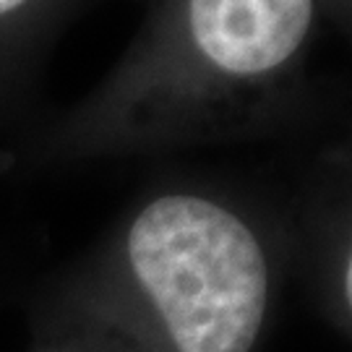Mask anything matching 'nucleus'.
Masks as SVG:
<instances>
[{
	"label": "nucleus",
	"mask_w": 352,
	"mask_h": 352,
	"mask_svg": "<svg viewBox=\"0 0 352 352\" xmlns=\"http://www.w3.org/2000/svg\"><path fill=\"white\" fill-rule=\"evenodd\" d=\"M266 305L269 261L253 227L214 196L162 190L52 279L32 324L81 352H251Z\"/></svg>",
	"instance_id": "obj_1"
},
{
	"label": "nucleus",
	"mask_w": 352,
	"mask_h": 352,
	"mask_svg": "<svg viewBox=\"0 0 352 352\" xmlns=\"http://www.w3.org/2000/svg\"><path fill=\"white\" fill-rule=\"evenodd\" d=\"M180 37L212 78L245 81L300 47L314 0H180Z\"/></svg>",
	"instance_id": "obj_2"
},
{
	"label": "nucleus",
	"mask_w": 352,
	"mask_h": 352,
	"mask_svg": "<svg viewBox=\"0 0 352 352\" xmlns=\"http://www.w3.org/2000/svg\"><path fill=\"white\" fill-rule=\"evenodd\" d=\"M89 0H0V123L26 128L39 118L45 68L68 24Z\"/></svg>",
	"instance_id": "obj_3"
},
{
	"label": "nucleus",
	"mask_w": 352,
	"mask_h": 352,
	"mask_svg": "<svg viewBox=\"0 0 352 352\" xmlns=\"http://www.w3.org/2000/svg\"><path fill=\"white\" fill-rule=\"evenodd\" d=\"M344 298H347V305L352 311V256H350V264H347V274H344Z\"/></svg>",
	"instance_id": "obj_4"
}]
</instances>
